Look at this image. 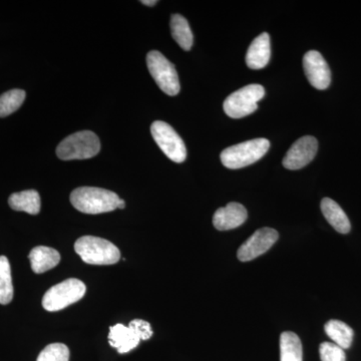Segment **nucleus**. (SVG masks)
<instances>
[{
	"label": "nucleus",
	"mask_w": 361,
	"mask_h": 361,
	"mask_svg": "<svg viewBox=\"0 0 361 361\" xmlns=\"http://www.w3.org/2000/svg\"><path fill=\"white\" fill-rule=\"evenodd\" d=\"M120 199L114 192L96 187L78 188L71 194L73 206L80 212L92 215L116 210Z\"/></svg>",
	"instance_id": "f257e3e1"
},
{
	"label": "nucleus",
	"mask_w": 361,
	"mask_h": 361,
	"mask_svg": "<svg viewBox=\"0 0 361 361\" xmlns=\"http://www.w3.org/2000/svg\"><path fill=\"white\" fill-rule=\"evenodd\" d=\"M75 250L87 264H116L121 259V252L118 247L108 240L99 237H80L75 242Z\"/></svg>",
	"instance_id": "f03ea898"
},
{
	"label": "nucleus",
	"mask_w": 361,
	"mask_h": 361,
	"mask_svg": "<svg viewBox=\"0 0 361 361\" xmlns=\"http://www.w3.org/2000/svg\"><path fill=\"white\" fill-rule=\"evenodd\" d=\"M99 149V137L90 130H82L61 141L56 149V155L63 161L85 160L97 156Z\"/></svg>",
	"instance_id": "7ed1b4c3"
},
{
	"label": "nucleus",
	"mask_w": 361,
	"mask_h": 361,
	"mask_svg": "<svg viewBox=\"0 0 361 361\" xmlns=\"http://www.w3.org/2000/svg\"><path fill=\"white\" fill-rule=\"evenodd\" d=\"M270 148L266 139H254L234 145L221 153V161L228 169H241L260 160Z\"/></svg>",
	"instance_id": "20e7f679"
},
{
	"label": "nucleus",
	"mask_w": 361,
	"mask_h": 361,
	"mask_svg": "<svg viewBox=\"0 0 361 361\" xmlns=\"http://www.w3.org/2000/svg\"><path fill=\"white\" fill-rule=\"evenodd\" d=\"M265 96V89L260 85H248L230 94L223 108L226 115L241 118L253 114L258 109V102Z\"/></svg>",
	"instance_id": "39448f33"
},
{
	"label": "nucleus",
	"mask_w": 361,
	"mask_h": 361,
	"mask_svg": "<svg viewBox=\"0 0 361 361\" xmlns=\"http://www.w3.org/2000/svg\"><path fill=\"white\" fill-rule=\"evenodd\" d=\"M85 285L80 280L70 278L61 283L54 285L47 291L42 298V306L45 310L59 311L65 310L71 304L78 302L85 296Z\"/></svg>",
	"instance_id": "423d86ee"
},
{
	"label": "nucleus",
	"mask_w": 361,
	"mask_h": 361,
	"mask_svg": "<svg viewBox=\"0 0 361 361\" xmlns=\"http://www.w3.org/2000/svg\"><path fill=\"white\" fill-rule=\"evenodd\" d=\"M152 78L157 85L168 96H177L180 92V82L175 66L169 61L160 51H152L147 56Z\"/></svg>",
	"instance_id": "0eeeda50"
},
{
	"label": "nucleus",
	"mask_w": 361,
	"mask_h": 361,
	"mask_svg": "<svg viewBox=\"0 0 361 361\" xmlns=\"http://www.w3.org/2000/svg\"><path fill=\"white\" fill-rule=\"evenodd\" d=\"M151 133L163 153L175 163H183L187 158V149L182 137L169 123L156 121L152 123Z\"/></svg>",
	"instance_id": "6e6552de"
},
{
	"label": "nucleus",
	"mask_w": 361,
	"mask_h": 361,
	"mask_svg": "<svg viewBox=\"0 0 361 361\" xmlns=\"http://www.w3.org/2000/svg\"><path fill=\"white\" fill-rule=\"evenodd\" d=\"M278 232L272 228H261L240 246L237 256L242 262L253 260L269 250L277 241Z\"/></svg>",
	"instance_id": "1a4fd4ad"
},
{
	"label": "nucleus",
	"mask_w": 361,
	"mask_h": 361,
	"mask_svg": "<svg viewBox=\"0 0 361 361\" xmlns=\"http://www.w3.org/2000/svg\"><path fill=\"white\" fill-rule=\"evenodd\" d=\"M318 142L312 135L297 140L283 159V166L288 170H299L307 166L317 153Z\"/></svg>",
	"instance_id": "9d476101"
},
{
	"label": "nucleus",
	"mask_w": 361,
	"mask_h": 361,
	"mask_svg": "<svg viewBox=\"0 0 361 361\" xmlns=\"http://www.w3.org/2000/svg\"><path fill=\"white\" fill-rule=\"evenodd\" d=\"M304 73L308 82L317 90H326L331 82V73L320 52L310 51L303 58Z\"/></svg>",
	"instance_id": "9b49d317"
},
{
	"label": "nucleus",
	"mask_w": 361,
	"mask_h": 361,
	"mask_svg": "<svg viewBox=\"0 0 361 361\" xmlns=\"http://www.w3.org/2000/svg\"><path fill=\"white\" fill-rule=\"evenodd\" d=\"M247 217H248V213L245 207L233 202L223 208L218 209L214 214V227L220 231L235 229L243 224Z\"/></svg>",
	"instance_id": "f8f14e48"
},
{
	"label": "nucleus",
	"mask_w": 361,
	"mask_h": 361,
	"mask_svg": "<svg viewBox=\"0 0 361 361\" xmlns=\"http://www.w3.org/2000/svg\"><path fill=\"white\" fill-rule=\"evenodd\" d=\"M270 58V37L267 32H263L249 47L246 54V63L252 70H261L268 65Z\"/></svg>",
	"instance_id": "ddd939ff"
},
{
	"label": "nucleus",
	"mask_w": 361,
	"mask_h": 361,
	"mask_svg": "<svg viewBox=\"0 0 361 361\" xmlns=\"http://www.w3.org/2000/svg\"><path fill=\"white\" fill-rule=\"evenodd\" d=\"M109 341L111 346L115 348L118 353H130V350L139 345L141 339L135 334V332L129 326L123 324H116L110 329Z\"/></svg>",
	"instance_id": "4468645a"
},
{
	"label": "nucleus",
	"mask_w": 361,
	"mask_h": 361,
	"mask_svg": "<svg viewBox=\"0 0 361 361\" xmlns=\"http://www.w3.org/2000/svg\"><path fill=\"white\" fill-rule=\"evenodd\" d=\"M28 257H30L32 269L37 274H42L52 269L61 261V255L56 249L45 246L35 247L30 251Z\"/></svg>",
	"instance_id": "2eb2a0df"
},
{
	"label": "nucleus",
	"mask_w": 361,
	"mask_h": 361,
	"mask_svg": "<svg viewBox=\"0 0 361 361\" xmlns=\"http://www.w3.org/2000/svg\"><path fill=\"white\" fill-rule=\"evenodd\" d=\"M322 211L325 219L337 232L348 234L351 229L348 215L342 210L341 206L332 199L324 198L322 201Z\"/></svg>",
	"instance_id": "dca6fc26"
},
{
	"label": "nucleus",
	"mask_w": 361,
	"mask_h": 361,
	"mask_svg": "<svg viewBox=\"0 0 361 361\" xmlns=\"http://www.w3.org/2000/svg\"><path fill=\"white\" fill-rule=\"evenodd\" d=\"M8 204L14 211L37 215L40 211V196L39 192L35 190H26L11 195L8 199Z\"/></svg>",
	"instance_id": "f3484780"
},
{
	"label": "nucleus",
	"mask_w": 361,
	"mask_h": 361,
	"mask_svg": "<svg viewBox=\"0 0 361 361\" xmlns=\"http://www.w3.org/2000/svg\"><path fill=\"white\" fill-rule=\"evenodd\" d=\"M300 338L294 332L285 331L280 336V361H302Z\"/></svg>",
	"instance_id": "a211bd4d"
},
{
	"label": "nucleus",
	"mask_w": 361,
	"mask_h": 361,
	"mask_svg": "<svg viewBox=\"0 0 361 361\" xmlns=\"http://www.w3.org/2000/svg\"><path fill=\"white\" fill-rule=\"evenodd\" d=\"M324 330L327 336L339 348L342 349L350 348L355 332L346 323L341 320H329L325 324Z\"/></svg>",
	"instance_id": "6ab92c4d"
},
{
	"label": "nucleus",
	"mask_w": 361,
	"mask_h": 361,
	"mask_svg": "<svg viewBox=\"0 0 361 361\" xmlns=\"http://www.w3.org/2000/svg\"><path fill=\"white\" fill-rule=\"evenodd\" d=\"M171 32L173 39L184 51H190L193 45V33L190 28L189 23L180 14H173L171 18Z\"/></svg>",
	"instance_id": "aec40b11"
},
{
	"label": "nucleus",
	"mask_w": 361,
	"mask_h": 361,
	"mask_svg": "<svg viewBox=\"0 0 361 361\" xmlns=\"http://www.w3.org/2000/svg\"><path fill=\"white\" fill-rule=\"evenodd\" d=\"M13 298L11 264L6 256H0V304L6 305Z\"/></svg>",
	"instance_id": "412c9836"
},
{
	"label": "nucleus",
	"mask_w": 361,
	"mask_h": 361,
	"mask_svg": "<svg viewBox=\"0 0 361 361\" xmlns=\"http://www.w3.org/2000/svg\"><path fill=\"white\" fill-rule=\"evenodd\" d=\"M25 92L23 90H11L0 96V118H6L23 106L25 99Z\"/></svg>",
	"instance_id": "4be33fe9"
},
{
	"label": "nucleus",
	"mask_w": 361,
	"mask_h": 361,
	"mask_svg": "<svg viewBox=\"0 0 361 361\" xmlns=\"http://www.w3.org/2000/svg\"><path fill=\"white\" fill-rule=\"evenodd\" d=\"M70 349L63 343H52L39 353L37 361H68Z\"/></svg>",
	"instance_id": "5701e85b"
},
{
	"label": "nucleus",
	"mask_w": 361,
	"mask_h": 361,
	"mask_svg": "<svg viewBox=\"0 0 361 361\" xmlns=\"http://www.w3.org/2000/svg\"><path fill=\"white\" fill-rule=\"evenodd\" d=\"M319 353L322 361H346L344 349L334 342H323L320 344Z\"/></svg>",
	"instance_id": "b1692460"
},
{
	"label": "nucleus",
	"mask_w": 361,
	"mask_h": 361,
	"mask_svg": "<svg viewBox=\"0 0 361 361\" xmlns=\"http://www.w3.org/2000/svg\"><path fill=\"white\" fill-rule=\"evenodd\" d=\"M130 329L135 332L141 341H148L153 336V329L149 322L142 319H135L130 322Z\"/></svg>",
	"instance_id": "393cba45"
},
{
	"label": "nucleus",
	"mask_w": 361,
	"mask_h": 361,
	"mask_svg": "<svg viewBox=\"0 0 361 361\" xmlns=\"http://www.w3.org/2000/svg\"><path fill=\"white\" fill-rule=\"evenodd\" d=\"M141 2L142 4H145V6H154L158 4V1H156V0H142Z\"/></svg>",
	"instance_id": "a878e982"
},
{
	"label": "nucleus",
	"mask_w": 361,
	"mask_h": 361,
	"mask_svg": "<svg viewBox=\"0 0 361 361\" xmlns=\"http://www.w3.org/2000/svg\"><path fill=\"white\" fill-rule=\"evenodd\" d=\"M126 203L125 201L123 200V199H120V201H118V209H125Z\"/></svg>",
	"instance_id": "bb28decb"
}]
</instances>
